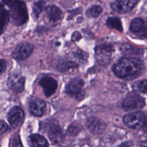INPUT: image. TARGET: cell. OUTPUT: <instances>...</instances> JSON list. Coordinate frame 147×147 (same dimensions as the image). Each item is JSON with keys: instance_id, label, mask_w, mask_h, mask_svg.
Segmentation results:
<instances>
[{"instance_id": "6da1fadb", "label": "cell", "mask_w": 147, "mask_h": 147, "mask_svg": "<svg viewBox=\"0 0 147 147\" xmlns=\"http://www.w3.org/2000/svg\"><path fill=\"white\" fill-rule=\"evenodd\" d=\"M144 68L142 61L131 57L122 58L113 66V71L117 76L128 80L138 77Z\"/></svg>"}, {"instance_id": "7a4b0ae2", "label": "cell", "mask_w": 147, "mask_h": 147, "mask_svg": "<svg viewBox=\"0 0 147 147\" xmlns=\"http://www.w3.org/2000/svg\"><path fill=\"white\" fill-rule=\"evenodd\" d=\"M9 8L10 21L15 26H20L28 20V12L26 3L21 0H2Z\"/></svg>"}, {"instance_id": "3957f363", "label": "cell", "mask_w": 147, "mask_h": 147, "mask_svg": "<svg viewBox=\"0 0 147 147\" xmlns=\"http://www.w3.org/2000/svg\"><path fill=\"white\" fill-rule=\"evenodd\" d=\"M123 122L132 129H138L145 126L146 117L141 111H136L126 114L123 118Z\"/></svg>"}, {"instance_id": "277c9868", "label": "cell", "mask_w": 147, "mask_h": 147, "mask_svg": "<svg viewBox=\"0 0 147 147\" xmlns=\"http://www.w3.org/2000/svg\"><path fill=\"white\" fill-rule=\"evenodd\" d=\"M25 79L21 74L17 71H13L8 76L7 85L12 91L21 92L24 90Z\"/></svg>"}, {"instance_id": "5b68a950", "label": "cell", "mask_w": 147, "mask_h": 147, "mask_svg": "<svg viewBox=\"0 0 147 147\" xmlns=\"http://www.w3.org/2000/svg\"><path fill=\"white\" fill-rule=\"evenodd\" d=\"M33 45L28 42H21L17 45L11 52V56L17 60L27 59L32 53Z\"/></svg>"}, {"instance_id": "8992f818", "label": "cell", "mask_w": 147, "mask_h": 147, "mask_svg": "<svg viewBox=\"0 0 147 147\" xmlns=\"http://www.w3.org/2000/svg\"><path fill=\"white\" fill-rule=\"evenodd\" d=\"M145 104V99L140 95L134 94L127 96L122 103V108L126 111L142 108Z\"/></svg>"}, {"instance_id": "52a82bcc", "label": "cell", "mask_w": 147, "mask_h": 147, "mask_svg": "<svg viewBox=\"0 0 147 147\" xmlns=\"http://www.w3.org/2000/svg\"><path fill=\"white\" fill-rule=\"evenodd\" d=\"M137 2L138 0H115L110 4V6L115 12L124 14L130 11Z\"/></svg>"}, {"instance_id": "ba28073f", "label": "cell", "mask_w": 147, "mask_h": 147, "mask_svg": "<svg viewBox=\"0 0 147 147\" xmlns=\"http://www.w3.org/2000/svg\"><path fill=\"white\" fill-rule=\"evenodd\" d=\"M84 81L78 78L71 79L67 84L65 91L67 93L75 95L78 99L79 97L83 96V88L84 86Z\"/></svg>"}, {"instance_id": "9c48e42d", "label": "cell", "mask_w": 147, "mask_h": 147, "mask_svg": "<svg viewBox=\"0 0 147 147\" xmlns=\"http://www.w3.org/2000/svg\"><path fill=\"white\" fill-rule=\"evenodd\" d=\"M39 84L42 88L43 92L45 96H52L57 88V83L53 78L48 76L42 77L39 81Z\"/></svg>"}, {"instance_id": "30bf717a", "label": "cell", "mask_w": 147, "mask_h": 147, "mask_svg": "<svg viewBox=\"0 0 147 147\" xmlns=\"http://www.w3.org/2000/svg\"><path fill=\"white\" fill-rule=\"evenodd\" d=\"M24 115V111L21 107L14 106L7 113V120L12 126L17 127L23 122Z\"/></svg>"}, {"instance_id": "8fae6325", "label": "cell", "mask_w": 147, "mask_h": 147, "mask_svg": "<svg viewBox=\"0 0 147 147\" xmlns=\"http://www.w3.org/2000/svg\"><path fill=\"white\" fill-rule=\"evenodd\" d=\"M130 31L136 35L145 38L146 36V29L144 21L140 18L133 19L130 25Z\"/></svg>"}, {"instance_id": "7c38bea8", "label": "cell", "mask_w": 147, "mask_h": 147, "mask_svg": "<svg viewBox=\"0 0 147 147\" xmlns=\"http://www.w3.org/2000/svg\"><path fill=\"white\" fill-rule=\"evenodd\" d=\"M46 104L40 99L35 98L29 102V111L30 113L36 117H41L45 113Z\"/></svg>"}, {"instance_id": "4fadbf2b", "label": "cell", "mask_w": 147, "mask_h": 147, "mask_svg": "<svg viewBox=\"0 0 147 147\" xmlns=\"http://www.w3.org/2000/svg\"><path fill=\"white\" fill-rule=\"evenodd\" d=\"M87 126L89 130L94 134H100L105 130V125L100 119L91 117L87 121Z\"/></svg>"}, {"instance_id": "5bb4252c", "label": "cell", "mask_w": 147, "mask_h": 147, "mask_svg": "<svg viewBox=\"0 0 147 147\" xmlns=\"http://www.w3.org/2000/svg\"><path fill=\"white\" fill-rule=\"evenodd\" d=\"M48 135L49 140L55 144L62 143L64 137L63 132L58 125H52L48 130Z\"/></svg>"}, {"instance_id": "9a60e30c", "label": "cell", "mask_w": 147, "mask_h": 147, "mask_svg": "<svg viewBox=\"0 0 147 147\" xmlns=\"http://www.w3.org/2000/svg\"><path fill=\"white\" fill-rule=\"evenodd\" d=\"M46 15L51 23L56 24L60 21L63 17L62 11L56 6L51 5L45 9Z\"/></svg>"}, {"instance_id": "2e32d148", "label": "cell", "mask_w": 147, "mask_h": 147, "mask_svg": "<svg viewBox=\"0 0 147 147\" xmlns=\"http://www.w3.org/2000/svg\"><path fill=\"white\" fill-rule=\"evenodd\" d=\"M10 22V11L5 7V5L0 2V36L5 32Z\"/></svg>"}, {"instance_id": "e0dca14e", "label": "cell", "mask_w": 147, "mask_h": 147, "mask_svg": "<svg viewBox=\"0 0 147 147\" xmlns=\"http://www.w3.org/2000/svg\"><path fill=\"white\" fill-rule=\"evenodd\" d=\"M27 142L30 146H48V143L46 139L37 134H32L27 138Z\"/></svg>"}, {"instance_id": "ac0fdd59", "label": "cell", "mask_w": 147, "mask_h": 147, "mask_svg": "<svg viewBox=\"0 0 147 147\" xmlns=\"http://www.w3.org/2000/svg\"><path fill=\"white\" fill-rule=\"evenodd\" d=\"M107 26L110 28H113L118 31L122 32L123 30L122 25L120 19L117 17H109L106 22Z\"/></svg>"}, {"instance_id": "d6986e66", "label": "cell", "mask_w": 147, "mask_h": 147, "mask_svg": "<svg viewBox=\"0 0 147 147\" xmlns=\"http://www.w3.org/2000/svg\"><path fill=\"white\" fill-rule=\"evenodd\" d=\"M45 6V1L44 0H39L33 3V14L36 18H38L41 13L44 10Z\"/></svg>"}, {"instance_id": "ffe728a7", "label": "cell", "mask_w": 147, "mask_h": 147, "mask_svg": "<svg viewBox=\"0 0 147 147\" xmlns=\"http://www.w3.org/2000/svg\"><path fill=\"white\" fill-rule=\"evenodd\" d=\"M102 11V9L99 5H93L90 7L86 11V16L90 18L98 17Z\"/></svg>"}, {"instance_id": "44dd1931", "label": "cell", "mask_w": 147, "mask_h": 147, "mask_svg": "<svg viewBox=\"0 0 147 147\" xmlns=\"http://www.w3.org/2000/svg\"><path fill=\"white\" fill-rule=\"evenodd\" d=\"M111 48L110 45H102L98 49L97 51H96V52H97V55L100 56V57H105L106 59L107 57H109L111 55Z\"/></svg>"}, {"instance_id": "7402d4cb", "label": "cell", "mask_w": 147, "mask_h": 147, "mask_svg": "<svg viewBox=\"0 0 147 147\" xmlns=\"http://www.w3.org/2000/svg\"><path fill=\"white\" fill-rule=\"evenodd\" d=\"M146 79L140 80L136 82L133 85L132 87L134 91L146 93Z\"/></svg>"}, {"instance_id": "603a6c76", "label": "cell", "mask_w": 147, "mask_h": 147, "mask_svg": "<svg viewBox=\"0 0 147 147\" xmlns=\"http://www.w3.org/2000/svg\"><path fill=\"white\" fill-rule=\"evenodd\" d=\"M122 51L125 53H133V54H138L140 52H141V51H139L138 49L135 48L131 45L124 44L122 47Z\"/></svg>"}, {"instance_id": "cb8c5ba5", "label": "cell", "mask_w": 147, "mask_h": 147, "mask_svg": "<svg viewBox=\"0 0 147 147\" xmlns=\"http://www.w3.org/2000/svg\"><path fill=\"white\" fill-rule=\"evenodd\" d=\"M9 129V126L7 123L2 120H0V138Z\"/></svg>"}, {"instance_id": "d4e9b609", "label": "cell", "mask_w": 147, "mask_h": 147, "mask_svg": "<svg viewBox=\"0 0 147 147\" xmlns=\"http://www.w3.org/2000/svg\"><path fill=\"white\" fill-rule=\"evenodd\" d=\"M6 63L4 59H0V75L5 72L6 69Z\"/></svg>"}]
</instances>
